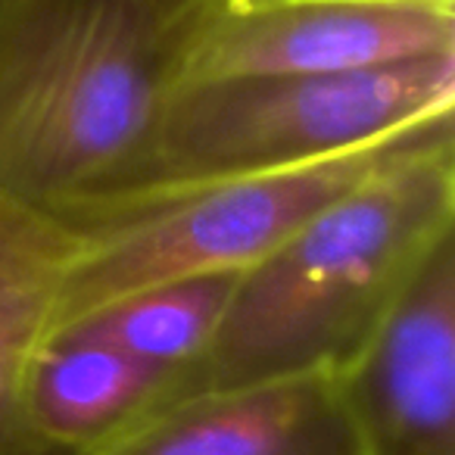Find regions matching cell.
<instances>
[{"label": "cell", "mask_w": 455, "mask_h": 455, "mask_svg": "<svg viewBox=\"0 0 455 455\" xmlns=\"http://www.w3.org/2000/svg\"><path fill=\"white\" fill-rule=\"evenodd\" d=\"M237 278L241 272L150 287V291L132 293V297L107 306L103 312L60 331V334H78L107 343V347L138 362H147V365L163 368L169 374L196 359L200 349L209 343Z\"/></svg>", "instance_id": "30bf717a"}, {"label": "cell", "mask_w": 455, "mask_h": 455, "mask_svg": "<svg viewBox=\"0 0 455 455\" xmlns=\"http://www.w3.org/2000/svg\"><path fill=\"white\" fill-rule=\"evenodd\" d=\"M449 235L455 116L427 125L241 272L200 355L165 374L140 405L340 368Z\"/></svg>", "instance_id": "6da1fadb"}, {"label": "cell", "mask_w": 455, "mask_h": 455, "mask_svg": "<svg viewBox=\"0 0 455 455\" xmlns=\"http://www.w3.org/2000/svg\"><path fill=\"white\" fill-rule=\"evenodd\" d=\"M57 455H365L340 368L147 403Z\"/></svg>", "instance_id": "52a82bcc"}, {"label": "cell", "mask_w": 455, "mask_h": 455, "mask_svg": "<svg viewBox=\"0 0 455 455\" xmlns=\"http://www.w3.org/2000/svg\"><path fill=\"white\" fill-rule=\"evenodd\" d=\"M452 113L455 51L359 72L181 84L132 194L318 163Z\"/></svg>", "instance_id": "277c9868"}, {"label": "cell", "mask_w": 455, "mask_h": 455, "mask_svg": "<svg viewBox=\"0 0 455 455\" xmlns=\"http://www.w3.org/2000/svg\"><path fill=\"white\" fill-rule=\"evenodd\" d=\"M181 26L132 0H26L0 22V194L47 212L132 194Z\"/></svg>", "instance_id": "7a4b0ae2"}, {"label": "cell", "mask_w": 455, "mask_h": 455, "mask_svg": "<svg viewBox=\"0 0 455 455\" xmlns=\"http://www.w3.org/2000/svg\"><path fill=\"white\" fill-rule=\"evenodd\" d=\"M365 455H455V235L340 365Z\"/></svg>", "instance_id": "8992f818"}, {"label": "cell", "mask_w": 455, "mask_h": 455, "mask_svg": "<svg viewBox=\"0 0 455 455\" xmlns=\"http://www.w3.org/2000/svg\"><path fill=\"white\" fill-rule=\"evenodd\" d=\"M440 119L318 163L203 178L53 212L63 225V253L44 340L132 293L247 272Z\"/></svg>", "instance_id": "3957f363"}, {"label": "cell", "mask_w": 455, "mask_h": 455, "mask_svg": "<svg viewBox=\"0 0 455 455\" xmlns=\"http://www.w3.org/2000/svg\"><path fill=\"white\" fill-rule=\"evenodd\" d=\"M163 378V368L107 343L60 334L35 349L26 378V409L51 446L69 449L132 415Z\"/></svg>", "instance_id": "9c48e42d"}, {"label": "cell", "mask_w": 455, "mask_h": 455, "mask_svg": "<svg viewBox=\"0 0 455 455\" xmlns=\"http://www.w3.org/2000/svg\"><path fill=\"white\" fill-rule=\"evenodd\" d=\"M63 225L53 212L0 194V455H57L26 409V378L44 343Z\"/></svg>", "instance_id": "ba28073f"}, {"label": "cell", "mask_w": 455, "mask_h": 455, "mask_svg": "<svg viewBox=\"0 0 455 455\" xmlns=\"http://www.w3.org/2000/svg\"><path fill=\"white\" fill-rule=\"evenodd\" d=\"M22 4H26V0H0V22H7Z\"/></svg>", "instance_id": "7c38bea8"}, {"label": "cell", "mask_w": 455, "mask_h": 455, "mask_svg": "<svg viewBox=\"0 0 455 455\" xmlns=\"http://www.w3.org/2000/svg\"><path fill=\"white\" fill-rule=\"evenodd\" d=\"M455 51V0H215L178 32L175 88L328 76Z\"/></svg>", "instance_id": "5b68a950"}, {"label": "cell", "mask_w": 455, "mask_h": 455, "mask_svg": "<svg viewBox=\"0 0 455 455\" xmlns=\"http://www.w3.org/2000/svg\"><path fill=\"white\" fill-rule=\"evenodd\" d=\"M132 4L163 22H188L190 16L200 13L203 7H209L215 0H132Z\"/></svg>", "instance_id": "8fae6325"}]
</instances>
